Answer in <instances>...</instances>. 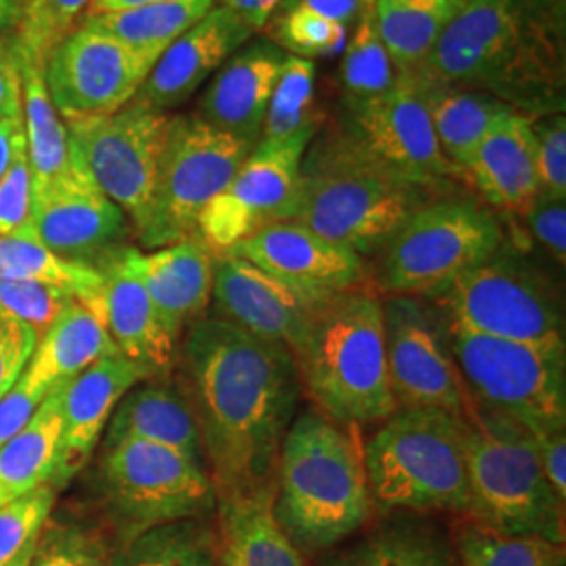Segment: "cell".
<instances>
[{
  "mask_svg": "<svg viewBox=\"0 0 566 566\" xmlns=\"http://www.w3.org/2000/svg\"><path fill=\"white\" fill-rule=\"evenodd\" d=\"M182 378L217 497L271 485L303 388L294 355L210 315L185 332Z\"/></svg>",
  "mask_w": 566,
  "mask_h": 566,
  "instance_id": "1",
  "label": "cell"
},
{
  "mask_svg": "<svg viewBox=\"0 0 566 566\" xmlns=\"http://www.w3.org/2000/svg\"><path fill=\"white\" fill-rule=\"evenodd\" d=\"M413 72L489 93L526 118L565 114V0H470Z\"/></svg>",
  "mask_w": 566,
  "mask_h": 566,
  "instance_id": "2",
  "label": "cell"
},
{
  "mask_svg": "<svg viewBox=\"0 0 566 566\" xmlns=\"http://www.w3.org/2000/svg\"><path fill=\"white\" fill-rule=\"evenodd\" d=\"M357 426L308 409L283 437L273 481V516L303 554L343 544L371 514Z\"/></svg>",
  "mask_w": 566,
  "mask_h": 566,
  "instance_id": "3",
  "label": "cell"
},
{
  "mask_svg": "<svg viewBox=\"0 0 566 566\" xmlns=\"http://www.w3.org/2000/svg\"><path fill=\"white\" fill-rule=\"evenodd\" d=\"M441 191L405 179L371 158L344 126L317 130L303 160L296 223L361 259L378 256L386 242Z\"/></svg>",
  "mask_w": 566,
  "mask_h": 566,
  "instance_id": "4",
  "label": "cell"
},
{
  "mask_svg": "<svg viewBox=\"0 0 566 566\" xmlns=\"http://www.w3.org/2000/svg\"><path fill=\"white\" fill-rule=\"evenodd\" d=\"M296 365L311 399L340 424H374L397 411L378 294L357 287L325 301L313 315Z\"/></svg>",
  "mask_w": 566,
  "mask_h": 566,
  "instance_id": "5",
  "label": "cell"
},
{
  "mask_svg": "<svg viewBox=\"0 0 566 566\" xmlns=\"http://www.w3.org/2000/svg\"><path fill=\"white\" fill-rule=\"evenodd\" d=\"M464 416L397 409L364 446L371 504L385 512H470Z\"/></svg>",
  "mask_w": 566,
  "mask_h": 566,
  "instance_id": "6",
  "label": "cell"
},
{
  "mask_svg": "<svg viewBox=\"0 0 566 566\" xmlns=\"http://www.w3.org/2000/svg\"><path fill=\"white\" fill-rule=\"evenodd\" d=\"M470 514L506 535L565 546V500L547 483L535 437L495 411L464 416Z\"/></svg>",
  "mask_w": 566,
  "mask_h": 566,
  "instance_id": "7",
  "label": "cell"
},
{
  "mask_svg": "<svg viewBox=\"0 0 566 566\" xmlns=\"http://www.w3.org/2000/svg\"><path fill=\"white\" fill-rule=\"evenodd\" d=\"M504 240V224L486 203L455 193L439 196L378 252V287L386 296L437 301Z\"/></svg>",
  "mask_w": 566,
  "mask_h": 566,
  "instance_id": "8",
  "label": "cell"
},
{
  "mask_svg": "<svg viewBox=\"0 0 566 566\" xmlns=\"http://www.w3.org/2000/svg\"><path fill=\"white\" fill-rule=\"evenodd\" d=\"M451 324L526 344H566L565 301L556 275L518 243H504L437 298Z\"/></svg>",
  "mask_w": 566,
  "mask_h": 566,
  "instance_id": "9",
  "label": "cell"
},
{
  "mask_svg": "<svg viewBox=\"0 0 566 566\" xmlns=\"http://www.w3.org/2000/svg\"><path fill=\"white\" fill-rule=\"evenodd\" d=\"M470 403L525 426L533 434L566 428V344H526L451 324Z\"/></svg>",
  "mask_w": 566,
  "mask_h": 566,
  "instance_id": "10",
  "label": "cell"
},
{
  "mask_svg": "<svg viewBox=\"0 0 566 566\" xmlns=\"http://www.w3.org/2000/svg\"><path fill=\"white\" fill-rule=\"evenodd\" d=\"M97 476L124 539L154 526L203 518L217 507L208 468L168 447L143 441L103 446Z\"/></svg>",
  "mask_w": 566,
  "mask_h": 566,
  "instance_id": "11",
  "label": "cell"
},
{
  "mask_svg": "<svg viewBox=\"0 0 566 566\" xmlns=\"http://www.w3.org/2000/svg\"><path fill=\"white\" fill-rule=\"evenodd\" d=\"M254 147L196 116H175L151 206L137 231L143 245L158 250L198 235L206 206L223 191Z\"/></svg>",
  "mask_w": 566,
  "mask_h": 566,
  "instance_id": "12",
  "label": "cell"
},
{
  "mask_svg": "<svg viewBox=\"0 0 566 566\" xmlns=\"http://www.w3.org/2000/svg\"><path fill=\"white\" fill-rule=\"evenodd\" d=\"M386 361L397 409L470 411L458 367L451 319L437 301L422 296H386Z\"/></svg>",
  "mask_w": 566,
  "mask_h": 566,
  "instance_id": "13",
  "label": "cell"
},
{
  "mask_svg": "<svg viewBox=\"0 0 566 566\" xmlns=\"http://www.w3.org/2000/svg\"><path fill=\"white\" fill-rule=\"evenodd\" d=\"M175 116L133 99L88 120L65 122L70 143L103 193L118 203L135 233L151 206L158 168Z\"/></svg>",
  "mask_w": 566,
  "mask_h": 566,
  "instance_id": "14",
  "label": "cell"
},
{
  "mask_svg": "<svg viewBox=\"0 0 566 566\" xmlns=\"http://www.w3.org/2000/svg\"><path fill=\"white\" fill-rule=\"evenodd\" d=\"M322 126L283 139H261L233 179L206 206L198 238L212 254H223L264 227L294 221L301 200L303 160Z\"/></svg>",
  "mask_w": 566,
  "mask_h": 566,
  "instance_id": "15",
  "label": "cell"
},
{
  "mask_svg": "<svg viewBox=\"0 0 566 566\" xmlns=\"http://www.w3.org/2000/svg\"><path fill=\"white\" fill-rule=\"evenodd\" d=\"M156 57L78 25L44 63V86L63 122L102 118L133 102Z\"/></svg>",
  "mask_w": 566,
  "mask_h": 566,
  "instance_id": "16",
  "label": "cell"
},
{
  "mask_svg": "<svg viewBox=\"0 0 566 566\" xmlns=\"http://www.w3.org/2000/svg\"><path fill=\"white\" fill-rule=\"evenodd\" d=\"M343 126L371 158L405 179L441 191L464 179L439 147L416 72H401L386 95L348 109Z\"/></svg>",
  "mask_w": 566,
  "mask_h": 566,
  "instance_id": "17",
  "label": "cell"
},
{
  "mask_svg": "<svg viewBox=\"0 0 566 566\" xmlns=\"http://www.w3.org/2000/svg\"><path fill=\"white\" fill-rule=\"evenodd\" d=\"M128 229V217L103 193L74 147L65 172L34 196L32 235L61 259L99 261L122 245Z\"/></svg>",
  "mask_w": 566,
  "mask_h": 566,
  "instance_id": "18",
  "label": "cell"
},
{
  "mask_svg": "<svg viewBox=\"0 0 566 566\" xmlns=\"http://www.w3.org/2000/svg\"><path fill=\"white\" fill-rule=\"evenodd\" d=\"M210 304L214 317L266 343L282 344L294 359L322 306L233 252L214 254Z\"/></svg>",
  "mask_w": 566,
  "mask_h": 566,
  "instance_id": "19",
  "label": "cell"
},
{
  "mask_svg": "<svg viewBox=\"0 0 566 566\" xmlns=\"http://www.w3.org/2000/svg\"><path fill=\"white\" fill-rule=\"evenodd\" d=\"M229 252L261 266L315 304L357 290L367 275L365 259L357 252L296 221L269 224Z\"/></svg>",
  "mask_w": 566,
  "mask_h": 566,
  "instance_id": "20",
  "label": "cell"
},
{
  "mask_svg": "<svg viewBox=\"0 0 566 566\" xmlns=\"http://www.w3.org/2000/svg\"><path fill=\"white\" fill-rule=\"evenodd\" d=\"M254 34L240 15L223 4H214L164 51L135 99L166 114L181 107Z\"/></svg>",
  "mask_w": 566,
  "mask_h": 566,
  "instance_id": "21",
  "label": "cell"
},
{
  "mask_svg": "<svg viewBox=\"0 0 566 566\" xmlns=\"http://www.w3.org/2000/svg\"><path fill=\"white\" fill-rule=\"evenodd\" d=\"M151 374L133 359L103 357L60 388L61 441L55 481H67L81 470L99 443L122 397Z\"/></svg>",
  "mask_w": 566,
  "mask_h": 566,
  "instance_id": "22",
  "label": "cell"
},
{
  "mask_svg": "<svg viewBox=\"0 0 566 566\" xmlns=\"http://www.w3.org/2000/svg\"><path fill=\"white\" fill-rule=\"evenodd\" d=\"M285 57L287 53L269 39L245 42L212 76L198 102L196 118L256 145L263 137L266 105Z\"/></svg>",
  "mask_w": 566,
  "mask_h": 566,
  "instance_id": "23",
  "label": "cell"
},
{
  "mask_svg": "<svg viewBox=\"0 0 566 566\" xmlns=\"http://www.w3.org/2000/svg\"><path fill=\"white\" fill-rule=\"evenodd\" d=\"M93 266L102 275V317L124 357L143 365L151 378L170 369L177 343L166 332L158 308L126 259V245L103 254Z\"/></svg>",
  "mask_w": 566,
  "mask_h": 566,
  "instance_id": "24",
  "label": "cell"
},
{
  "mask_svg": "<svg viewBox=\"0 0 566 566\" xmlns=\"http://www.w3.org/2000/svg\"><path fill=\"white\" fill-rule=\"evenodd\" d=\"M126 259L156 304L166 332L179 344L187 327L202 319L210 306L212 250L193 235L149 254L126 245Z\"/></svg>",
  "mask_w": 566,
  "mask_h": 566,
  "instance_id": "25",
  "label": "cell"
},
{
  "mask_svg": "<svg viewBox=\"0 0 566 566\" xmlns=\"http://www.w3.org/2000/svg\"><path fill=\"white\" fill-rule=\"evenodd\" d=\"M464 177L489 208L521 217L539 196L533 118L512 114L500 122L472 154Z\"/></svg>",
  "mask_w": 566,
  "mask_h": 566,
  "instance_id": "26",
  "label": "cell"
},
{
  "mask_svg": "<svg viewBox=\"0 0 566 566\" xmlns=\"http://www.w3.org/2000/svg\"><path fill=\"white\" fill-rule=\"evenodd\" d=\"M103 446L143 441L168 447L206 465L202 437L182 390L177 386L143 380L116 405L105 426Z\"/></svg>",
  "mask_w": 566,
  "mask_h": 566,
  "instance_id": "27",
  "label": "cell"
},
{
  "mask_svg": "<svg viewBox=\"0 0 566 566\" xmlns=\"http://www.w3.org/2000/svg\"><path fill=\"white\" fill-rule=\"evenodd\" d=\"M217 566H304L273 516L271 485L217 497Z\"/></svg>",
  "mask_w": 566,
  "mask_h": 566,
  "instance_id": "28",
  "label": "cell"
},
{
  "mask_svg": "<svg viewBox=\"0 0 566 566\" xmlns=\"http://www.w3.org/2000/svg\"><path fill=\"white\" fill-rule=\"evenodd\" d=\"M118 353L102 313L74 298L36 340V348L23 369V378L36 388L51 390L76 378L103 357Z\"/></svg>",
  "mask_w": 566,
  "mask_h": 566,
  "instance_id": "29",
  "label": "cell"
},
{
  "mask_svg": "<svg viewBox=\"0 0 566 566\" xmlns=\"http://www.w3.org/2000/svg\"><path fill=\"white\" fill-rule=\"evenodd\" d=\"M418 78L424 88L426 107L439 147L464 177L465 166L481 142L500 122L518 112L483 91L428 81L420 74Z\"/></svg>",
  "mask_w": 566,
  "mask_h": 566,
  "instance_id": "30",
  "label": "cell"
},
{
  "mask_svg": "<svg viewBox=\"0 0 566 566\" xmlns=\"http://www.w3.org/2000/svg\"><path fill=\"white\" fill-rule=\"evenodd\" d=\"M332 566H458L446 531L422 514L392 512Z\"/></svg>",
  "mask_w": 566,
  "mask_h": 566,
  "instance_id": "31",
  "label": "cell"
},
{
  "mask_svg": "<svg viewBox=\"0 0 566 566\" xmlns=\"http://www.w3.org/2000/svg\"><path fill=\"white\" fill-rule=\"evenodd\" d=\"M60 386L42 401L30 422L0 447V506L42 485L57 470L61 441Z\"/></svg>",
  "mask_w": 566,
  "mask_h": 566,
  "instance_id": "32",
  "label": "cell"
},
{
  "mask_svg": "<svg viewBox=\"0 0 566 566\" xmlns=\"http://www.w3.org/2000/svg\"><path fill=\"white\" fill-rule=\"evenodd\" d=\"M470 0H374L378 32L399 72L424 63Z\"/></svg>",
  "mask_w": 566,
  "mask_h": 566,
  "instance_id": "33",
  "label": "cell"
},
{
  "mask_svg": "<svg viewBox=\"0 0 566 566\" xmlns=\"http://www.w3.org/2000/svg\"><path fill=\"white\" fill-rule=\"evenodd\" d=\"M217 4V0H160L135 9L88 15L81 25L103 32L137 53L160 60L164 51Z\"/></svg>",
  "mask_w": 566,
  "mask_h": 566,
  "instance_id": "34",
  "label": "cell"
},
{
  "mask_svg": "<svg viewBox=\"0 0 566 566\" xmlns=\"http://www.w3.org/2000/svg\"><path fill=\"white\" fill-rule=\"evenodd\" d=\"M20 61L21 105L25 147L32 170L34 196L65 172L72 160V143L67 126L61 120L44 86L42 65Z\"/></svg>",
  "mask_w": 566,
  "mask_h": 566,
  "instance_id": "35",
  "label": "cell"
},
{
  "mask_svg": "<svg viewBox=\"0 0 566 566\" xmlns=\"http://www.w3.org/2000/svg\"><path fill=\"white\" fill-rule=\"evenodd\" d=\"M0 280L51 283L102 313V275L93 264L61 259L34 238H0Z\"/></svg>",
  "mask_w": 566,
  "mask_h": 566,
  "instance_id": "36",
  "label": "cell"
},
{
  "mask_svg": "<svg viewBox=\"0 0 566 566\" xmlns=\"http://www.w3.org/2000/svg\"><path fill=\"white\" fill-rule=\"evenodd\" d=\"M109 566H217V533L203 518L154 526L124 539Z\"/></svg>",
  "mask_w": 566,
  "mask_h": 566,
  "instance_id": "37",
  "label": "cell"
},
{
  "mask_svg": "<svg viewBox=\"0 0 566 566\" xmlns=\"http://www.w3.org/2000/svg\"><path fill=\"white\" fill-rule=\"evenodd\" d=\"M355 32L344 46L340 84L346 109L386 95L401 76L395 61L390 60L385 41L378 32L374 0L365 2Z\"/></svg>",
  "mask_w": 566,
  "mask_h": 566,
  "instance_id": "38",
  "label": "cell"
},
{
  "mask_svg": "<svg viewBox=\"0 0 566 566\" xmlns=\"http://www.w3.org/2000/svg\"><path fill=\"white\" fill-rule=\"evenodd\" d=\"M458 566H558L565 563V546L542 537L506 535L472 521L455 539Z\"/></svg>",
  "mask_w": 566,
  "mask_h": 566,
  "instance_id": "39",
  "label": "cell"
},
{
  "mask_svg": "<svg viewBox=\"0 0 566 566\" xmlns=\"http://www.w3.org/2000/svg\"><path fill=\"white\" fill-rule=\"evenodd\" d=\"M317 63L296 55L283 61L264 114L261 139H283L304 128L322 126L315 105Z\"/></svg>",
  "mask_w": 566,
  "mask_h": 566,
  "instance_id": "40",
  "label": "cell"
},
{
  "mask_svg": "<svg viewBox=\"0 0 566 566\" xmlns=\"http://www.w3.org/2000/svg\"><path fill=\"white\" fill-rule=\"evenodd\" d=\"M91 0H23L15 30V55L44 67L49 55L72 34L88 11Z\"/></svg>",
  "mask_w": 566,
  "mask_h": 566,
  "instance_id": "41",
  "label": "cell"
},
{
  "mask_svg": "<svg viewBox=\"0 0 566 566\" xmlns=\"http://www.w3.org/2000/svg\"><path fill=\"white\" fill-rule=\"evenodd\" d=\"M266 28L271 30L269 41L275 42L287 55L304 60L336 55L348 42V28L304 7H282Z\"/></svg>",
  "mask_w": 566,
  "mask_h": 566,
  "instance_id": "42",
  "label": "cell"
},
{
  "mask_svg": "<svg viewBox=\"0 0 566 566\" xmlns=\"http://www.w3.org/2000/svg\"><path fill=\"white\" fill-rule=\"evenodd\" d=\"M55 504V486L42 485L0 506V566H13L34 552Z\"/></svg>",
  "mask_w": 566,
  "mask_h": 566,
  "instance_id": "43",
  "label": "cell"
},
{
  "mask_svg": "<svg viewBox=\"0 0 566 566\" xmlns=\"http://www.w3.org/2000/svg\"><path fill=\"white\" fill-rule=\"evenodd\" d=\"M76 296L51 283L0 280V319L28 325L36 338Z\"/></svg>",
  "mask_w": 566,
  "mask_h": 566,
  "instance_id": "44",
  "label": "cell"
},
{
  "mask_svg": "<svg viewBox=\"0 0 566 566\" xmlns=\"http://www.w3.org/2000/svg\"><path fill=\"white\" fill-rule=\"evenodd\" d=\"M102 539L78 525H44L30 566H109Z\"/></svg>",
  "mask_w": 566,
  "mask_h": 566,
  "instance_id": "45",
  "label": "cell"
},
{
  "mask_svg": "<svg viewBox=\"0 0 566 566\" xmlns=\"http://www.w3.org/2000/svg\"><path fill=\"white\" fill-rule=\"evenodd\" d=\"M34 182L28 160V147L21 143L13 163L0 179V238L32 235Z\"/></svg>",
  "mask_w": 566,
  "mask_h": 566,
  "instance_id": "46",
  "label": "cell"
},
{
  "mask_svg": "<svg viewBox=\"0 0 566 566\" xmlns=\"http://www.w3.org/2000/svg\"><path fill=\"white\" fill-rule=\"evenodd\" d=\"M539 193L566 200V118L549 114L533 118Z\"/></svg>",
  "mask_w": 566,
  "mask_h": 566,
  "instance_id": "47",
  "label": "cell"
},
{
  "mask_svg": "<svg viewBox=\"0 0 566 566\" xmlns=\"http://www.w3.org/2000/svg\"><path fill=\"white\" fill-rule=\"evenodd\" d=\"M528 235L544 248L549 261L565 269L566 263V200L539 193L525 212Z\"/></svg>",
  "mask_w": 566,
  "mask_h": 566,
  "instance_id": "48",
  "label": "cell"
},
{
  "mask_svg": "<svg viewBox=\"0 0 566 566\" xmlns=\"http://www.w3.org/2000/svg\"><path fill=\"white\" fill-rule=\"evenodd\" d=\"M36 340L28 325L0 319V399L20 380Z\"/></svg>",
  "mask_w": 566,
  "mask_h": 566,
  "instance_id": "49",
  "label": "cell"
},
{
  "mask_svg": "<svg viewBox=\"0 0 566 566\" xmlns=\"http://www.w3.org/2000/svg\"><path fill=\"white\" fill-rule=\"evenodd\" d=\"M51 390L30 385L21 374L20 380L0 399V447L9 443L30 422Z\"/></svg>",
  "mask_w": 566,
  "mask_h": 566,
  "instance_id": "50",
  "label": "cell"
},
{
  "mask_svg": "<svg viewBox=\"0 0 566 566\" xmlns=\"http://www.w3.org/2000/svg\"><path fill=\"white\" fill-rule=\"evenodd\" d=\"M533 437L547 483L558 493L560 500H566V428H554Z\"/></svg>",
  "mask_w": 566,
  "mask_h": 566,
  "instance_id": "51",
  "label": "cell"
},
{
  "mask_svg": "<svg viewBox=\"0 0 566 566\" xmlns=\"http://www.w3.org/2000/svg\"><path fill=\"white\" fill-rule=\"evenodd\" d=\"M21 74L15 46L0 41V118H21Z\"/></svg>",
  "mask_w": 566,
  "mask_h": 566,
  "instance_id": "52",
  "label": "cell"
},
{
  "mask_svg": "<svg viewBox=\"0 0 566 566\" xmlns=\"http://www.w3.org/2000/svg\"><path fill=\"white\" fill-rule=\"evenodd\" d=\"M365 2L367 0H285L282 7H304L322 18L343 23L344 28H353L364 11Z\"/></svg>",
  "mask_w": 566,
  "mask_h": 566,
  "instance_id": "53",
  "label": "cell"
},
{
  "mask_svg": "<svg viewBox=\"0 0 566 566\" xmlns=\"http://www.w3.org/2000/svg\"><path fill=\"white\" fill-rule=\"evenodd\" d=\"M217 4H223L231 9L235 15H240L254 32L264 30L273 15L280 11L283 0H217Z\"/></svg>",
  "mask_w": 566,
  "mask_h": 566,
  "instance_id": "54",
  "label": "cell"
},
{
  "mask_svg": "<svg viewBox=\"0 0 566 566\" xmlns=\"http://www.w3.org/2000/svg\"><path fill=\"white\" fill-rule=\"evenodd\" d=\"M25 142L23 116L21 118H0V179L9 170L21 143Z\"/></svg>",
  "mask_w": 566,
  "mask_h": 566,
  "instance_id": "55",
  "label": "cell"
},
{
  "mask_svg": "<svg viewBox=\"0 0 566 566\" xmlns=\"http://www.w3.org/2000/svg\"><path fill=\"white\" fill-rule=\"evenodd\" d=\"M149 2H160V0H91L88 11H86L84 18L126 11V9H135V7H143V4H149Z\"/></svg>",
  "mask_w": 566,
  "mask_h": 566,
  "instance_id": "56",
  "label": "cell"
},
{
  "mask_svg": "<svg viewBox=\"0 0 566 566\" xmlns=\"http://www.w3.org/2000/svg\"><path fill=\"white\" fill-rule=\"evenodd\" d=\"M23 0H0V36L18 30Z\"/></svg>",
  "mask_w": 566,
  "mask_h": 566,
  "instance_id": "57",
  "label": "cell"
},
{
  "mask_svg": "<svg viewBox=\"0 0 566 566\" xmlns=\"http://www.w3.org/2000/svg\"><path fill=\"white\" fill-rule=\"evenodd\" d=\"M32 554H34V552H32ZM32 554H28V556H25V558H21L20 563H18V565H13V566H30V560H32Z\"/></svg>",
  "mask_w": 566,
  "mask_h": 566,
  "instance_id": "58",
  "label": "cell"
},
{
  "mask_svg": "<svg viewBox=\"0 0 566 566\" xmlns=\"http://www.w3.org/2000/svg\"><path fill=\"white\" fill-rule=\"evenodd\" d=\"M558 566H565V563H563V565H558Z\"/></svg>",
  "mask_w": 566,
  "mask_h": 566,
  "instance_id": "59",
  "label": "cell"
},
{
  "mask_svg": "<svg viewBox=\"0 0 566 566\" xmlns=\"http://www.w3.org/2000/svg\"><path fill=\"white\" fill-rule=\"evenodd\" d=\"M283 2H285V0H283Z\"/></svg>",
  "mask_w": 566,
  "mask_h": 566,
  "instance_id": "60",
  "label": "cell"
}]
</instances>
